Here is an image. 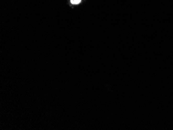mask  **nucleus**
<instances>
[{"mask_svg": "<svg viewBox=\"0 0 173 130\" xmlns=\"http://www.w3.org/2000/svg\"><path fill=\"white\" fill-rule=\"evenodd\" d=\"M81 1V0H71V3L72 4H78Z\"/></svg>", "mask_w": 173, "mask_h": 130, "instance_id": "f257e3e1", "label": "nucleus"}]
</instances>
